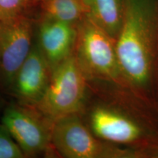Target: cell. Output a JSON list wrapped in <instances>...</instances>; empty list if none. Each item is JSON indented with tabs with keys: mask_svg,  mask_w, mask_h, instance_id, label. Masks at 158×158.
<instances>
[{
	"mask_svg": "<svg viewBox=\"0 0 158 158\" xmlns=\"http://www.w3.org/2000/svg\"><path fill=\"white\" fill-rule=\"evenodd\" d=\"M31 21L23 15L0 19V85L10 89L13 78L30 52Z\"/></svg>",
	"mask_w": 158,
	"mask_h": 158,
	"instance_id": "cell-6",
	"label": "cell"
},
{
	"mask_svg": "<svg viewBox=\"0 0 158 158\" xmlns=\"http://www.w3.org/2000/svg\"><path fill=\"white\" fill-rule=\"evenodd\" d=\"M86 80L73 53L51 70L44 95L33 108L52 122L76 114L84 102Z\"/></svg>",
	"mask_w": 158,
	"mask_h": 158,
	"instance_id": "cell-2",
	"label": "cell"
},
{
	"mask_svg": "<svg viewBox=\"0 0 158 158\" xmlns=\"http://www.w3.org/2000/svg\"><path fill=\"white\" fill-rule=\"evenodd\" d=\"M44 18L77 24L87 14L84 0H37Z\"/></svg>",
	"mask_w": 158,
	"mask_h": 158,
	"instance_id": "cell-11",
	"label": "cell"
},
{
	"mask_svg": "<svg viewBox=\"0 0 158 158\" xmlns=\"http://www.w3.org/2000/svg\"><path fill=\"white\" fill-rule=\"evenodd\" d=\"M1 122L25 157L46 152L52 147L53 122L35 108L21 104L10 105L4 110Z\"/></svg>",
	"mask_w": 158,
	"mask_h": 158,
	"instance_id": "cell-5",
	"label": "cell"
},
{
	"mask_svg": "<svg viewBox=\"0 0 158 158\" xmlns=\"http://www.w3.org/2000/svg\"><path fill=\"white\" fill-rule=\"evenodd\" d=\"M122 25L115 40L122 76L146 86L152 73L158 10L156 0H123Z\"/></svg>",
	"mask_w": 158,
	"mask_h": 158,
	"instance_id": "cell-1",
	"label": "cell"
},
{
	"mask_svg": "<svg viewBox=\"0 0 158 158\" xmlns=\"http://www.w3.org/2000/svg\"><path fill=\"white\" fill-rule=\"evenodd\" d=\"M51 69L34 43L28 56L13 78L10 89L19 104L35 107L44 95Z\"/></svg>",
	"mask_w": 158,
	"mask_h": 158,
	"instance_id": "cell-7",
	"label": "cell"
},
{
	"mask_svg": "<svg viewBox=\"0 0 158 158\" xmlns=\"http://www.w3.org/2000/svg\"><path fill=\"white\" fill-rule=\"evenodd\" d=\"M29 0H0V19L22 15Z\"/></svg>",
	"mask_w": 158,
	"mask_h": 158,
	"instance_id": "cell-13",
	"label": "cell"
},
{
	"mask_svg": "<svg viewBox=\"0 0 158 158\" xmlns=\"http://www.w3.org/2000/svg\"><path fill=\"white\" fill-rule=\"evenodd\" d=\"M24 154L20 149L7 130L0 124V158H23Z\"/></svg>",
	"mask_w": 158,
	"mask_h": 158,
	"instance_id": "cell-12",
	"label": "cell"
},
{
	"mask_svg": "<svg viewBox=\"0 0 158 158\" xmlns=\"http://www.w3.org/2000/svg\"><path fill=\"white\" fill-rule=\"evenodd\" d=\"M90 124L96 137L113 143H130L142 134L141 129L133 120L105 108H98L92 111Z\"/></svg>",
	"mask_w": 158,
	"mask_h": 158,
	"instance_id": "cell-9",
	"label": "cell"
},
{
	"mask_svg": "<svg viewBox=\"0 0 158 158\" xmlns=\"http://www.w3.org/2000/svg\"><path fill=\"white\" fill-rule=\"evenodd\" d=\"M51 145L59 155L67 158H119L133 155L95 138L76 114L53 122Z\"/></svg>",
	"mask_w": 158,
	"mask_h": 158,
	"instance_id": "cell-4",
	"label": "cell"
},
{
	"mask_svg": "<svg viewBox=\"0 0 158 158\" xmlns=\"http://www.w3.org/2000/svg\"><path fill=\"white\" fill-rule=\"evenodd\" d=\"M86 16L116 40L124 15L123 0H84Z\"/></svg>",
	"mask_w": 158,
	"mask_h": 158,
	"instance_id": "cell-10",
	"label": "cell"
},
{
	"mask_svg": "<svg viewBox=\"0 0 158 158\" xmlns=\"http://www.w3.org/2000/svg\"><path fill=\"white\" fill-rule=\"evenodd\" d=\"M75 25L47 18L40 23L35 43L51 70L74 53L77 37Z\"/></svg>",
	"mask_w": 158,
	"mask_h": 158,
	"instance_id": "cell-8",
	"label": "cell"
},
{
	"mask_svg": "<svg viewBox=\"0 0 158 158\" xmlns=\"http://www.w3.org/2000/svg\"><path fill=\"white\" fill-rule=\"evenodd\" d=\"M74 55L86 79L116 81L122 76L115 40L85 16L77 23Z\"/></svg>",
	"mask_w": 158,
	"mask_h": 158,
	"instance_id": "cell-3",
	"label": "cell"
}]
</instances>
